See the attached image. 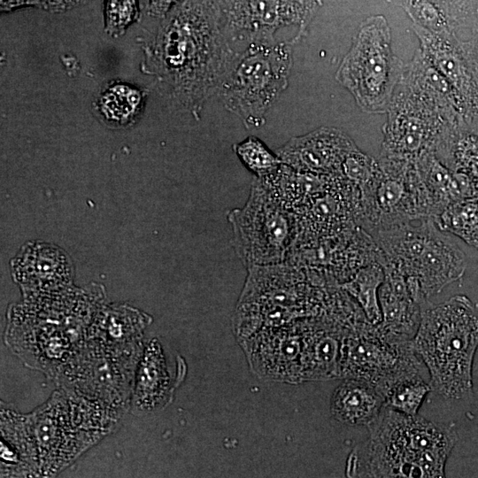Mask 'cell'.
<instances>
[{
    "instance_id": "6da1fadb",
    "label": "cell",
    "mask_w": 478,
    "mask_h": 478,
    "mask_svg": "<svg viewBox=\"0 0 478 478\" xmlns=\"http://www.w3.org/2000/svg\"><path fill=\"white\" fill-rule=\"evenodd\" d=\"M224 31L222 0H181L143 46L145 72L174 104L197 117L235 53Z\"/></svg>"
},
{
    "instance_id": "7a4b0ae2",
    "label": "cell",
    "mask_w": 478,
    "mask_h": 478,
    "mask_svg": "<svg viewBox=\"0 0 478 478\" xmlns=\"http://www.w3.org/2000/svg\"><path fill=\"white\" fill-rule=\"evenodd\" d=\"M98 289L71 286L24 295L8 312L4 343L24 364L55 380L88 337L102 306Z\"/></svg>"
},
{
    "instance_id": "3957f363",
    "label": "cell",
    "mask_w": 478,
    "mask_h": 478,
    "mask_svg": "<svg viewBox=\"0 0 478 478\" xmlns=\"http://www.w3.org/2000/svg\"><path fill=\"white\" fill-rule=\"evenodd\" d=\"M369 439L361 452L358 476L444 477L446 460L458 441L451 427L407 415L386 405L366 426Z\"/></svg>"
},
{
    "instance_id": "277c9868",
    "label": "cell",
    "mask_w": 478,
    "mask_h": 478,
    "mask_svg": "<svg viewBox=\"0 0 478 478\" xmlns=\"http://www.w3.org/2000/svg\"><path fill=\"white\" fill-rule=\"evenodd\" d=\"M124 415L98 400L58 387L43 405L26 414L40 477L63 471L115 431Z\"/></svg>"
},
{
    "instance_id": "5b68a950",
    "label": "cell",
    "mask_w": 478,
    "mask_h": 478,
    "mask_svg": "<svg viewBox=\"0 0 478 478\" xmlns=\"http://www.w3.org/2000/svg\"><path fill=\"white\" fill-rule=\"evenodd\" d=\"M412 346L428 368L430 386L447 399L473 394L472 370L478 348V316L472 302L455 296L423 307Z\"/></svg>"
},
{
    "instance_id": "8992f818",
    "label": "cell",
    "mask_w": 478,
    "mask_h": 478,
    "mask_svg": "<svg viewBox=\"0 0 478 478\" xmlns=\"http://www.w3.org/2000/svg\"><path fill=\"white\" fill-rule=\"evenodd\" d=\"M293 40H253L235 51L216 95L248 128H259L266 114L288 88Z\"/></svg>"
},
{
    "instance_id": "52a82bcc",
    "label": "cell",
    "mask_w": 478,
    "mask_h": 478,
    "mask_svg": "<svg viewBox=\"0 0 478 478\" xmlns=\"http://www.w3.org/2000/svg\"><path fill=\"white\" fill-rule=\"evenodd\" d=\"M405 64L393 52L391 31L383 15L364 19L335 72V80L366 113L386 112Z\"/></svg>"
},
{
    "instance_id": "ba28073f",
    "label": "cell",
    "mask_w": 478,
    "mask_h": 478,
    "mask_svg": "<svg viewBox=\"0 0 478 478\" xmlns=\"http://www.w3.org/2000/svg\"><path fill=\"white\" fill-rule=\"evenodd\" d=\"M434 224L425 218L418 226L402 221L375 227L389 263L416 280L427 297L459 280L466 269L463 251Z\"/></svg>"
},
{
    "instance_id": "9c48e42d",
    "label": "cell",
    "mask_w": 478,
    "mask_h": 478,
    "mask_svg": "<svg viewBox=\"0 0 478 478\" xmlns=\"http://www.w3.org/2000/svg\"><path fill=\"white\" fill-rule=\"evenodd\" d=\"M236 255L248 268L286 261L298 234L297 215L255 177L242 208L228 212Z\"/></svg>"
},
{
    "instance_id": "30bf717a",
    "label": "cell",
    "mask_w": 478,
    "mask_h": 478,
    "mask_svg": "<svg viewBox=\"0 0 478 478\" xmlns=\"http://www.w3.org/2000/svg\"><path fill=\"white\" fill-rule=\"evenodd\" d=\"M420 361L412 340L393 335L378 324L360 320L343 337L339 378L365 381L384 395L395 383L420 375Z\"/></svg>"
},
{
    "instance_id": "8fae6325",
    "label": "cell",
    "mask_w": 478,
    "mask_h": 478,
    "mask_svg": "<svg viewBox=\"0 0 478 478\" xmlns=\"http://www.w3.org/2000/svg\"><path fill=\"white\" fill-rule=\"evenodd\" d=\"M142 351H122L87 337L54 382L60 388L126 413L130 409Z\"/></svg>"
},
{
    "instance_id": "7c38bea8",
    "label": "cell",
    "mask_w": 478,
    "mask_h": 478,
    "mask_svg": "<svg viewBox=\"0 0 478 478\" xmlns=\"http://www.w3.org/2000/svg\"><path fill=\"white\" fill-rule=\"evenodd\" d=\"M386 112L378 159L383 161L416 163L420 156L434 150L443 129L454 123L436 105L402 83Z\"/></svg>"
},
{
    "instance_id": "4fadbf2b",
    "label": "cell",
    "mask_w": 478,
    "mask_h": 478,
    "mask_svg": "<svg viewBox=\"0 0 478 478\" xmlns=\"http://www.w3.org/2000/svg\"><path fill=\"white\" fill-rule=\"evenodd\" d=\"M224 28L235 38L249 42L274 39L282 27L296 26L297 43L308 33V27L322 5V0H222Z\"/></svg>"
},
{
    "instance_id": "5bb4252c",
    "label": "cell",
    "mask_w": 478,
    "mask_h": 478,
    "mask_svg": "<svg viewBox=\"0 0 478 478\" xmlns=\"http://www.w3.org/2000/svg\"><path fill=\"white\" fill-rule=\"evenodd\" d=\"M301 319L260 329L240 341L256 374L275 381L303 382L305 320Z\"/></svg>"
},
{
    "instance_id": "9a60e30c",
    "label": "cell",
    "mask_w": 478,
    "mask_h": 478,
    "mask_svg": "<svg viewBox=\"0 0 478 478\" xmlns=\"http://www.w3.org/2000/svg\"><path fill=\"white\" fill-rule=\"evenodd\" d=\"M420 50L453 89L466 116L478 114V74L454 30L432 32L412 24Z\"/></svg>"
},
{
    "instance_id": "2e32d148",
    "label": "cell",
    "mask_w": 478,
    "mask_h": 478,
    "mask_svg": "<svg viewBox=\"0 0 478 478\" xmlns=\"http://www.w3.org/2000/svg\"><path fill=\"white\" fill-rule=\"evenodd\" d=\"M168 363L164 347L157 338L144 343L134 378L129 411L145 416L166 407L183 381L185 362L175 371Z\"/></svg>"
},
{
    "instance_id": "e0dca14e",
    "label": "cell",
    "mask_w": 478,
    "mask_h": 478,
    "mask_svg": "<svg viewBox=\"0 0 478 478\" xmlns=\"http://www.w3.org/2000/svg\"><path fill=\"white\" fill-rule=\"evenodd\" d=\"M357 146L343 131L321 127L308 134L294 136L276 150L281 162L304 173L339 174L345 158Z\"/></svg>"
},
{
    "instance_id": "ac0fdd59",
    "label": "cell",
    "mask_w": 478,
    "mask_h": 478,
    "mask_svg": "<svg viewBox=\"0 0 478 478\" xmlns=\"http://www.w3.org/2000/svg\"><path fill=\"white\" fill-rule=\"evenodd\" d=\"M382 321L386 332L400 338L412 340L421 318V304L412 293L406 278L390 263L384 267V281L378 292Z\"/></svg>"
},
{
    "instance_id": "d6986e66",
    "label": "cell",
    "mask_w": 478,
    "mask_h": 478,
    "mask_svg": "<svg viewBox=\"0 0 478 478\" xmlns=\"http://www.w3.org/2000/svg\"><path fill=\"white\" fill-rule=\"evenodd\" d=\"M24 295L58 290L71 286L72 268L66 257L46 245H34L24 251L12 270Z\"/></svg>"
},
{
    "instance_id": "ffe728a7",
    "label": "cell",
    "mask_w": 478,
    "mask_h": 478,
    "mask_svg": "<svg viewBox=\"0 0 478 478\" xmlns=\"http://www.w3.org/2000/svg\"><path fill=\"white\" fill-rule=\"evenodd\" d=\"M1 476L38 477L39 463L26 414L1 405Z\"/></svg>"
},
{
    "instance_id": "44dd1931",
    "label": "cell",
    "mask_w": 478,
    "mask_h": 478,
    "mask_svg": "<svg viewBox=\"0 0 478 478\" xmlns=\"http://www.w3.org/2000/svg\"><path fill=\"white\" fill-rule=\"evenodd\" d=\"M434 152L445 166L466 177L478 196V114L449 124Z\"/></svg>"
},
{
    "instance_id": "7402d4cb",
    "label": "cell",
    "mask_w": 478,
    "mask_h": 478,
    "mask_svg": "<svg viewBox=\"0 0 478 478\" xmlns=\"http://www.w3.org/2000/svg\"><path fill=\"white\" fill-rule=\"evenodd\" d=\"M151 322L146 313L127 305L101 306L89 329L88 337L122 351H141L143 332Z\"/></svg>"
},
{
    "instance_id": "603a6c76",
    "label": "cell",
    "mask_w": 478,
    "mask_h": 478,
    "mask_svg": "<svg viewBox=\"0 0 478 478\" xmlns=\"http://www.w3.org/2000/svg\"><path fill=\"white\" fill-rule=\"evenodd\" d=\"M385 405L383 395L371 383L345 378L330 401L331 415L348 426H367Z\"/></svg>"
},
{
    "instance_id": "cb8c5ba5",
    "label": "cell",
    "mask_w": 478,
    "mask_h": 478,
    "mask_svg": "<svg viewBox=\"0 0 478 478\" xmlns=\"http://www.w3.org/2000/svg\"><path fill=\"white\" fill-rule=\"evenodd\" d=\"M400 83L431 102L452 121L467 117L450 83L428 61L420 49H417L412 60L405 64Z\"/></svg>"
},
{
    "instance_id": "d4e9b609",
    "label": "cell",
    "mask_w": 478,
    "mask_h": 478,
    "mask_svg": "<svg viewBox=\"0 0 478 478\" xmlns=\"http://www.w3.org/2000/svg\"><path fill=\"white\" fill-rule=\"evenodd\" d=\"M433 220L441 231L451 232L478 250V196L451 203Z\"/></svg>"
},
{
    "instance_id": "484cf974",
    "label": "cell",
    "mask_w": 478,
    "mask_h": 478,
    "mask_svg": "<svg viewBox=\"0 0 478 478\" xmlns=\"http://www.w3.org/2000/svg\"><path fill=\"white\" fill-rule=\"evenodd\" d=\"M384 281V270L377 265L361 268L343 289L360 305L367 320L373 324L382 321V310L378 292Z\"/></svg>"
},
{
    "instance_id": "4316f807",
    "label": "cell",
    "mask_w": 478,
    "mask_h": 478,
    "mask_svg": "<svg viewBox=\"0 0 478 478\" xmlns=\"http://www.w3.org/2000/svg\"><path fill=\"white\" fill-rule=\"evenodd\" d=\"M143 95L140 90L124 84H115L100 97L101 113L112 123L129 122L140 110Z\"/></svg>"
},
{
    "instance_id": "83f0119b",
    "label": "cell",
    "mask_w": 478,
    "mask_h": 478,
    "mask_svg": "<svg viewBox=\"0 0 478 478\" xmlns=\"http://www.w3.org/2000/svg\"><path fill=\"white\" fill-rule=\"evenodd\" d=\"M430 390V384L420 375L412 376L395 383L384 393L385 405L399 412L417 415Z\"/></svg>"
},
{
    "instance_id": "f1b7e54d",
    "label": "cell",
    "mask_w": 478,
    "mask_h": 478,
    "mask_svg": "<svg viewBox=\"0 0 478 478\" xmlns=\"http://www.w3.org/2000/svg\"><path fill=\"white\" fill-rule=\"evenodd\" d=\"M233 150L243 166L257 178L267 175L282 163L276 153L272 152L254 135L234 144Z\"/></svg>"
},
{
    "instance_id": "f546056e",
    "label": "cell",
    "mask_w": 478,
    "mask_h": 478,
    "mask_svg": "<svg viewBox=\"0 0 478 478\" xmlns=\"http://www.w3.org/2000/svg\"><path fill=\"white\" fill-rule=\"evenodd\" d=\"M395 4L405 10L414 25L437 33L455 31L444 13L429 0H398Z\"/></svg>"
},
{
    "instance_id": "4dcf8cb0",
    "label": "cell",
    "mask_w": 478,
    "mask_h": 478,
    "mask_svg": "<svg viewBox=\"0 0 478 478\" xmlns=\"http://www.w3.org/2000/svg\"><path fill=\"white\" fill-rule=\"evenodd\" d=\"M104 17L105 32L119 37L139 19L138 0H104Z\"/></svg>"
},
{
    "instance_id": "1f68e13d",
    "label": "cell",
    "mask_w": 478,
    "mask_h": 478,
    "mask_svg": "<svg viewBox=\"0 0 478 478\" xmlns=\"http://www.w3.org/2000/svg\"><path fill=\"white\" fill-rule=\"evenodd\" d=\"M396 4L398 0H390ZM447 17L456 30L472 27L478 21V0H429Z\"/></svg>"
},
{
    "instance_id": "d6a6232c",
    "label": "cell",
    "mask_w": 478,
    "mask_h": 478,
    "mask_svg": "<svg viewBox=\"0 0 478 478\" xmlns=\"http://www.w3.org/2000/svg\"><path fill=\"white\" fill-rule=\"evenodd\" d=\"M181 0H149L147 13L155 18H164Z\"/></svg>"
},
{
    "instance_id": "836d02e7",
    "label": "cell",
    "mask_w": 478,
    "mask_h": 478,
    "mask_svg": "<svg viewBox=\"0 0 478 478\" xmlns=\"http://www.w3.org/2000/svg\"><path fill=\"white\" fill-rule=\"evenodd\" d=\"M469 40L463 42L464 48L478 74V21L471 27Z\"/></svg>"
},
{
    "instance_id": "e575fe53",
    "label": "cell",
    "mask_w": 478,
    "mask_h": 478,
    "mask_svg": "<svg viewBox=\"0 0 478 478\" xmlns=\"http://www.w3.org/2000/svg\"><path fill=\"white\" fill-rule=\"evenodd\" d=\"M27 6L42 7L41 0H0V10L4 12Z\"/></svg>"
},
{
    "instance_id": "d590c367",
    "label": "cell",
    "mask_w": 478,
    "mask_h": 478,
    "mask_svg": "<svg viewBox=\"0 0 478 478\" xmlns=\"http://www.w3.org/2000/svg\"><path fill=\"white\" fill-rule=\"evenodd\" d=\"M42 7L51 12H63L71 9L70 0H41Z\"/></svg>"
},
{
    "instance_id": "8d00e7d4",
    "label": "cell",
    "mask_w": 478,
    "mask_h": 478,
    "mask_svg": "<svg viewBox=\"0 0 478 478\" xmlns=\"http://www.w3.org/2000/svg\"><path fill=\"white\" fill-rule=\"evenodd\" d=\"M87 0H70V5L71 9L76 6L81 5V4L85 3Z\"/></svg>"
}]
</instances>
